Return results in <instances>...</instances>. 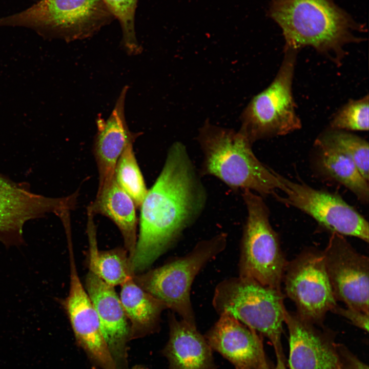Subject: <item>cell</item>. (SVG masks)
I'll return each mask as SVG.
<instances>
[{
	"mask_svg": "<svg viewBox=\"0 0 369 369\" xmlns=\"http://www.w3.org/2000/svg\"><path fill=\"white\" fill-rule=\"evenodd\" d=\"M206 198L186 147L174 142L140 207L139 233L129 258L134 274L149 267L179 237L200 215Z\"/></svg>",
	"mask_w": 369,
	"mask_h": 369,
	"instance_id": "1",
	"label": "cell"
},
{
	"mask_svg": "<svg viewBox=\"0 0 369 369\" xmlns=\"http://www.w3.org/2000/svg\"><path fill=\"white\" fill-rule=\"evenodd\" d=\"M269 16L280 27L284 48L310 46L340 65L344 46L358 43L356 32L365 31L334 0H269Z\"/></svg>",
	"mask_w": 369,
	"mask_h": 369,
	"instance_id": "2",
	"label": "cell"
},
{
	"mask_svg": "<svg viewBox=\"0 0 369 369\" xmlns=\"http://www.w3.org/2000/svg\"><path fill=\"white\" fill-rule=\"evenodd\" d=\"M197 139L203 154L202 176H214L233 190H249L261 196L280 189L276 172L256 157L252 144L239 131L207 120Z\"/></svg>",
	"mask_w": 369,
	"mask_h": 369,
	"instance_id": "3",
	"label": "cell"
},
{
	"mask_svg": "<svg viewBox=\"0 0 369 369\" xmlns=\"http://www.w3.org/2000/svg\"><path fill=\"white\" fill-rule=\"evenodd\" d=\"M281 289L238 276L217 284L212 303L219 315L228 313L266 337L276 355L284 356L281 342L285 309Z\"/></svg>",
	"mask_w": 369,
	"mask_h": 369,
	"instance_id": "4",
	"label": "cell"
},
{
	"mask_svg": "<svg viewBox=\"0 0 369 369\" xmlns=\"http://www.w3.org/2000/svg\"><path fill=\"white\" fill-rule=\"evenodd\" d=\"M247 216L241 239L239 276L280 289L288 262L277 233L269 220L270 212L261 196L243 190Z\"/></svg>",
	"mask_w": 369,
	"mask_h": 369,
	"instance_id": "5",
	"label": "cell"
},
{
	"mask_svg": "<svg viewBox=\"0 0 369 369\" xmlns=\"http://www.w3.org/2000/svg\"><path fill=\"white\" fill-rule=\"evenodd\" d=\"M227 235L218 234L198 242L188 254L142 275L136 283L181 317L196 325L190 300L191 285L196 275L226 247Z\"/></svg>",
	"mask_w": 369,
	"mask_h": 369,
	"instance_id": "6",
	"label": "cell"
},
{
	"mask_svg": "<svg viewBox=\"0 0 369 369\" xmlns=\"http://www.w3.org/2000/svg\"><path fill=\"white\" fill-rule=\"evenodd\" d=\"M284 49L283 60L274 79L252 98L242 112L239 131L252 144L259 139L286 135L301 127L292 91L298 51Z\"/></svg>",
	"mask_w": 369,
	"mask_h": 369,
	"instance_id": "7",
	"label": "cell"
},
{
	"mask_svg": "<svg viewBox=\"0 0 369 369\" xmlns=\"http://www.w3.org/2000/svg\"><path fill=\"white\" fill-rule=\"evenodd\" d=\"M110 12L102 0H40L27 9L0 18V26H23L46 37L66 40L87 37Z\"/></svg>",
	"mask_w": 369,
	"mask_h": 369,
	"instance_id": "8",
	"label": "cell"
},
{
	"mask_svg": "<svg viewBox=\"0 0 369 369\" xmlns=\"http://www.w3.org/2000/svg\"><path fill=\"white\" fill-rule=\"evenodd\" d=\"M286 295L298 315L318 326L337 304L326 270L322 251L310 248L288 262L283 275Z\"/></svg>",
	"mask_w": 369,
	"mask_h": 369,
	"instance_id": "9",
	"label": "cell"
},
{
	"mask_svg": "<svg viewBox=\"0 0 369 369\" xmlns=\"http://www.w3.org/2000/svg\"><path fill=\"white\" fill-rule=\"evenodd\" d=\"M284 195L273 194L282 203L296 208L313 218L322 228L343 236L368 242V223L340 196L291 181L276 172Z\"/></svg>",
	"mask_w": 369,
	"mask_h": 369,
	"instance_id": "10",
	"label": "cell"
},
{
	"mask_svg": "<svg viewBox=\"0 0 369 369\" xmlns=\"http://www.w3.org/2000/svg\"><path fill=\"white\" fill-rule=\"evenodd\" d=\"M78 193L52 198L31 192L25 183H16L0 174V241L6 247L24 243L23 229L28 220L53 213L63 222L70 220Z\"/></svg>",
	"mask_w": 369,
	"mask_h": 369,
	"instance_id": "11",
	"label": "cell"
},
{
	"mask_svg": "<svg viewBox=\"0 0 369 369\" xmlns=\"http://www.w3.org/2000/svg\"><path fill=\"white\" fill-rule=\"evenodd\" d=\"M336 301L368 314L369 259L358 252L344 236L331 233L322 251Z\"/></svg>",
	"mask_w": 369,
	"mask_h": 369,
	"instance_id": "12",
	"label": "cell"
},
{
	"mask_svg": "<svg viewBox=\"0 0 369 369\" xmlns=\"http://www.w3.org/2000/svg\"><path fill=\"white\" fill-rule=\"evenodd\" d=\"M69 293L61 302L75 336L88 355L102 369H119L101 333L99 319L76 271L72 247Z\"/></svg>",
	"mask_w": 369,
	"mask_h": 369,
	"instance_id": "13",
	"label": "cell"
},
{
	"mask_svg": "<svg viewBox=\"0 0 369 369\" xmlns=\"http://www.w3.org/2000/svg\"><path fill=\"white\" fill-rule=\"evenodd\" d=\"M289 334L290 369H342L334 333L316 327L295 312H284Z\"/></svg>",
	"mask_w": 369,
	"mask_h": 369,
	"instance_id": "14",
	"label": "cell"
},
{
	"mask_svg": "<svg viewBox=\"0 0 369 369\" xmlns=\"http://www.w3.org/2000/svg\"><path fill=\"white\" fill-rule=\"evenodd\" d=\"M219 315L206 338L211 348L236 369H258L266 359L257 332L228 313Z\"/></svg>",
	"mask_w": 369,
	"mask_h": 369,
	"instance_id": "15",
	"label": "cell"
},
{
	"mask_svg": "<svg viewBox=\"0 0 369 369\" xmlns=\"http://www.w3.org/2000/svg\"><path fill=\"white\" fill-rule=\"evenodd\" d=\"M128 88V86L123 87L108 118L96 120L94 152L99 175L97 193L114 178L117 162L125 147L139 135L131 132L126 120L125 105Z\"/></svg>",
	"mask_w": 369,
	"mask_h": 369,
	"instance_id": "16",
	"label": "cell"
},
{
	"mask_svg": "<svg viewBox=\"0 0 369 369\" xmlns=\"http://www.w3.org/2000/svg\"><path fill=\"white\" fill-rule=\"evenodd\" d=\"M86 289L97 313L102 335L118 365L124 358L129 335L128 318L119 297L110 286L89 271Z\"/></svg>",
	"mask_w": 369,
	"mask_h": 369,
	"instance_id": "17",
	"label": "cell"
},
{
	"mask_svg": "<svg viewBox=\"0 0 369 369\" xmlns=\"http://www.w3.org/2000/svg\"><path fill=\"white\" fill-rule=\"evenodd\" d=\"M170 336L165 354L171 369H212L211 347L196 325L173 313L169 316Z\"/></svg>",
	"mask_w": 369,
	"mask_h": 369,
	"instance_id": "18",
	"label": "cell"
},
{
	"mask_svg": "<svg viewBox=\"0 0 369 369\" xmlns=\"http://www.w3.org/2000/svg\"><path fill=\"white\" fill-rule=\"evenodd\" d=\"M136 208L132 199L117 184L115 178L97 193L95 200L88 208L94 215H104L117 226L129 253V258L137 242Z\"/></svg>",
	"mask_w": 369,
	"mask_h": 369,
	"instance_id": "19",
	"label": "cell"
},
{
	"mask_svg": "<svg viewBox=\"0 0 369 369\" xmlns=\"http://www.w3.org/2000/svg\"><path fill=\"white\" fill-rule=\"evenodd\" d=\"M94 215L87 209L90 271L110 286L121 285L134 275L131 270L129 258L126 251L120 249L98 250Z\"/></svg>",
	"mask_w": 369,
	"mask_h": 369,
	"instance_id": "20",
	"label": "cell"
},
{
	"mask_svg": "<svg viewBox=\"0 0 369 369\" xmlns=\"http://www.w3.org/2000/svg\"><path fill=\"white\" fill-rule=\"evenodd\" d=\"M121 286L119 299L133 330L145 331L154 327L166 306L140 287L134 276Z\"/></svg>",
	"mask_w": 369,
	"mask_h": 369,
	"instance_id": "21",
	"label": "cell"
},
{
	"mask_svg": "<svg viewBox=\"0 0 369 369\" xmlns=\"http://www.w3.org/2000/svg\"><path fill=\"white\" fill-rule=\"evenodd\" d=\"M317 148L319 151L318 165L321 172L351 191L361 202L367 203L368 181L361 175L353 161L336 150Z\"/></svg>",
	"mask_w": 369,
	"mask_h": 369,
	"instance_id": "22",
	"label": "cell"
},
{
	"mask_svg": "<svg viewBox=\"0 0 369 369\" xmlns=\"http://www.w3.org/2000/svg\"><path fill=\"white\" fill-rule=\"evenodd\" d=\"M315 145L343 153L353 161L363 177L368 181V143L365 139L346 131L330 128L318 136Z\"/></svg>",
	"mask_w": 369,
	"mask_h": 369,
	"instance_id": "23",
	"label": "cell"
},
{
	"mask_svg": "<svg viewBox=\"0 0 369 369\" xmlns=\"http://www.w3.org/2000/svg\"><path fill=\"white\" fill-rule=\"evenodd\" d=\"M134 140L128 143L120 155L116 165L114 178L132 199L136 208L140 209L148 190L133 150Z\"/></svg>",
	"mask_w": 369,
	"mask_h": 369,
	"instance_id": "24",
	"label": "cell"
},
{
	"mask_svg": "<svg viewBox=\"0 0 369 369\" xmlns=\"http://www.w3.org/2000/svg\"><path fill=\"white\" fill-rule=\"evenodd\" d=\"M110 13L119 21L122 30V46L130 55L140 54L142 48L135 35L134 15L137 0H102Z\"/></svg>",
	"mask_w": 369,
	"mask_h": 369,
	"instance_id": "25",
	"label": "cell"
},
{
	"mask_svg": "<svg viewBox=\"0 0 369 369\" xmlns=\"http://www.w3.org/2000/svg\"><path fill=\"white\" fill-rule=\"evenodd\" d=\"M368 96L351 100L333 117L330 128L343 131L368 130Z\"/></svg>",
	"mask_w": 369,
	"mask_h": 369,
	"instance_id": "26",
	"label": "cell"
},
{
	"mask_svg": "<svg viewBox=\"0 0 369 369\" xmlns=\"http://www.w3.org/2000/svg\"><path fill=\"white\" fill-rule=\"evenodd\" d=\"M331 312L344 317L356 326L368 332V314L352 308H343L338 304Z\"/></svg>",
	"mask_w": 369,
	"mask_h": 369,
	"instance_id": "27",
	"label": "cell"
},
{
	"mask_svg": "<svg viewBox=\"0 0 369 369\" xmlns=\"http://www.w3.org/2000/svg\"><path fill=\"white\" fill-rule=\"evenodd\" d=\"M342 369H368V366L360 361L345 346L338 345Z\"/></svg>",
	"mask_w": 369,
	"mask_h": 369,
	"instance_id": "28",
	"label": "cell"
},
{
	"mask_svg": "<svg viewBox=\"0 0 369 369\" xmlns=\"http://www.w3.org/2000/svg\"><path fill=\"white\" fill-rule=\"evenodd\" d=\"M276 359L277 362L275 366L270 365L266 360L260 366L258 369H287L284 357L276 356Z\"/></svg>",
	"mask_w": 369,
	"mask_h": 369,
	"instance_id": "29",
	"label": "cell"
}]
</instances>
